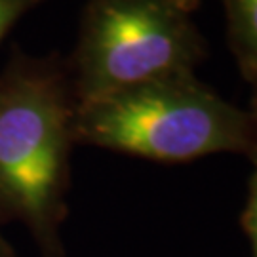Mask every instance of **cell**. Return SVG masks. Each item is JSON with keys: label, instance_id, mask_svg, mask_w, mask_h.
<instances>
[{"label": "cell", "instance_id": "cell-6", "mask_svg": "<svg viewBox=\"0 0 257 257\" xmlns=\"http://www.w3.org/2000/svg\"><path fill=\"white\" fill-rule=\"evenodd\" d=\"M40 2L42 0H0V42L19 19Z\"/></svg>", "mask_w": 257, "mask_h": 257}, {"label": "cell", "instance_id": "cell-8", "mask_svg": "<svg viewBox=\"0 0 257 257\" xmlns=\"http://www.w3.org/2000/svg\"><path fill=\"white\" fill-rule=\"evenodd\" d=\"M251 90H253V95H251V114L257 120V82L251 84Z\"/></svg>", "mask_w": 257, "mask_h": 257}, {"label": "cell", "instance_id": "cell-4", "mask_svg": "<svg viewBox=\"0 0 257 257\" xmlns=\"http://www.w3.org/2000/svg\"><path fill=\"white\" fill-rule=\"evenodd\" d=\"M229 18L230 46L242 74L257 82V0H223Z\"/></svg>", "mask_w": 257, "mask_h": 257}, {"label": "cell", "instance_id": "cell-3", "mask_svg": "<svg viewBox=\"0 0 257 257\" xmlns=\"http://www.w3.org/2000/svg\"><path fill=\"white\" fill-rule=\"evenodd\" d=\"M204 57L193 0H88L67 59L76 103L189 74Z\"/></svg>", "mask_w": 257, "mask_h": 257}, {"label": "cell", "instance_id": "cell-5", "mask_svg": "<svg viewBox=\"0 0 257 257\" xmlns=\"http://www.w3.org/2000/svg\"><path fill=\"white\" fill-rule=\"evenodd\" d=\"M251 158H253V174L249 179L248 204L244 210V230L251 244V253L257 257V147L251 151Z\"/></svg>", "mask_w": 257, "mask_h": 257}, {"label": "cell", "instance_id": "cell-7", "mask_svg": "<svg viewBox=\"0 0 257 257\" xmlns=\"http://www.w3.org/2000/svg\"><path fill=\"white\" fill-rule=\"evenodd\" d=\"M0 257H18L16 248H14L12 242L2 234V230H0Z\"/></svg>", "mask_w": 257, "mask_h": 257}, {"label": "cell", "instance_id": "cell-1", "mask_svg": "<svg viewBox=\"0 0 257 257\" xmlns=\"http://www.w3.org/2000/svg\"><path fill=\"white\" fill-rule=\"evenodd\" d=\"M74 110L67 59L12 46L0 73V225H21L40 257H67Z\"/></svg>", "mask_w": 257, "mask_h": 257}, {"label": "cell", "instance_id": "cell-2", "mask_svg": "<svg viewBox=\"0 0 257 257\" xmlns=\"http://www.w3.org/2000/svg\"><path fill=\"white\" fill-rule=\"evenodd\" d=\"M73 134L76 145L164 164L219 153L251 155L257 147L253 114L221 99L194 73L76 103Z\"/></svg>", "mask_w": 257, "mask_h": 257}]
</instances>
